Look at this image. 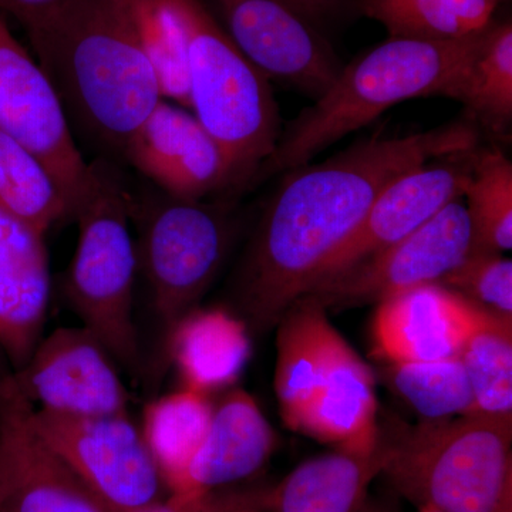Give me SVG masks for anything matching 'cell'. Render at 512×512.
<instances>
[{"label":"cell","instance_id":"6da1fadb","mask_svg":"<svg viewBox=\"0 0 512 512\" xmlns=\"http://www.w3.org/2000/svg\"><path fill=\"white\" fill-rule=\"evenodd\" d=\"M478 143L477 124L457 120L410 136L365 138L329 160L286 173L238 272L235 299L245 323L259 333L275 328L394 178Z\"/></svg>","mask_w":512,"mask_h":512},{"label":"cell","instance_id":"7a4b0ae2","mask_svg":"<svg viewBox=\"0 0 512 512\" xmlns=\"http://www.w3.org/2000/svg\"><path fill=\"white\" fill-rule=\"evenodd\" d=\"M137 0H63L26 28L66 110L123 156L163 96L137 25Z\"/></svg>","mask_w":512,"mask_h":512},{"label":"cell","instance_id":"3957f363","mask_svg":"<svg viewBox=\"0 0 512 512\" xmlns=\"http://www.w3.org/2000/svg\"><path fill=\"white\" fill-rule=\"evenodd\" d=\"M485 30L456 40L389 37L343 66L332 86L282 128L274 153L254 181L311 163L326 148L366 127L396 104L421 97L451 99L461 74L483 42Z\"/></svg>","mask_w":512,"mask_h":512},{"label":"cell","instance_id":"277c9868","mask_svg":"<svg viewBox=\"0 0 512 512\" xmlns=\"http://www.w3.org/2000/svg\"><path fill=\"white\" fill-rule=\"evenodd\" d=\"M380 450V474L417 508L512 512V420H424L380 433Z\"/></svg>","mask_w":512,"mask_h":512},{"label":"cell","instance_id":"5b68a950","mask_svg":"<svg viewBox=\"0 0 512 512\" xmlns=\"http://www.w3.org/2000/svg\"><path fill=\"white\" fill-rule=\"evenodd\" d=\"M183 30L191 111L218 141L232 181H254L282 133L272 84L242 55L205 0H163Z\"/></svg>","mask_w":512,"mask_h":512},{"label":"cell","instance_id":"8992f818","mask_svg":"<svg viewBox=\"0 0 512 512\" xmlns=\"http://www.w3.org/2000/svg\"><path fill=\"white\" fill-rule=\"evenodd\" d=\"M130 200L126 183L109 163L90 164L89 187L72 215L79 238L64 295L83 328L103 343L117 365L131 370L140 362V343L134 322L138 258Z\"/></svg>","mask_w":512,"mask_h":512},{"label":"cell","instance_id":"52a82bcc","mask_svg":"<svg viewBox=\"0 0 512 512\" xmlns=\"http://www.w3.org/2000/svg\"><path fill=\"white\" fill-rule=\"evenodd\" d=\"M138 228V268L167 329L192 311L217 278L232 241L231 217L221 205L180 200L163 191L131 195Z\"/></svg>","mask_w":512,"mask_h":512},{"label":"cell","instance_id":"ba28073f","mask_svg":"<svg viewBox=\"0 0 512 512\" xmlns=\"http://www.w3.org/2000/svg\"><path fill=\"white\" fill-rule=\"evenodd\" d=\"M32 423L109 512H134L167 497L141 429L126 414L66 416L33 409Z\"/></svg>","mask_w":512,"mask_h":512},{"label":"cell","instance_id":"9c48e42d","mask_svg":"<svg viewBox=\"0 0 512 512\" xmlns=\"http://www.w3.org/2000/svg\"><path fill=\"white\" fill-rule=\"evenodd\" d=\"M0 131L35 154L69 205L70 217L90 183L55 84L0 18Z\"/></svg>","mask_w":512,"mask_h":512},{"label":"cell","instance_id":"30bf717a","mask_svg":"<svg viewBox=\"0 0 512 512\" xmlns=\"http://www.w3.org/2000/svg\"><path fill=\"white\" fill-rule=\"evenodd\" d=\"M474 249L464 200L453 201L402 241L313 286L328 312L379 303L414 286L439 284Z\"/></svg>","mask_w":512,"mask_h":512},{"label":"cell","instance_id":"8fae6325","mask_svg":"<svg viewBox=\"0 0 512 512\" xmlns=\"http://www.w3.org/2000/svg\"><path fill=\"white\" fill-rule=\"evenodd\" d=\"M205 3L242 55L269 82L315 101L342 72V60L322 30L281 0Z\"/></svg>","mask_w":512,"mask_h":512},{"label":"cell","instance_id":"7c38bea8","mask_svg":"<svg viewBox=\"0 0 512 512\" xmlns=\"http://www.w3.org/2000/svg\"><path fill=\"white\" fill-rule=\"evenodd\" d=\"M116 360L90 330L59 328L13 373L37 410L66 416L126 414L130 396Z\"/></svg>","mask_w":512,"mask_h":512},{"label":"cell","instance_id":"4fadbf2b","mask_svg":"<svg viewBox=\"0 0 512 512\" xmlns=\"http://www.w3.org/2000/svg\"><path fill=\"white\" fill-rule=\"evenodd\" d=\"M35 407L0 376V512H109L32 423Z\"/></svg>","mask_w":512,"mask_h":512},{"label":"cell","instance_id":"5bb4252c","mask_svg":"<svg viewBox=\"0 0 512 512\" xmlns=\"http://www.w3.org/2000/svg\"><path fill=\"white\" fill-rule=\"evenodd\" d=\"M477 148L433 158L394 178L377 195L352 237L329 259L315 286L402 241L451 202L461 200L470 183Z\"/></svg>","mask_w":512,"mask_h":512},{"label":"cell","instance_id":"9a60e30c","mask_svg":"<svg viewBox=\"0 0 512 512\" xmlns=\"http://www.w3.org/2000/svg\"><path fill=\"white\" fill-rule=\"evenodd\" d=\"M123 157L158 190L180 200H205L234 187L218 141L192 111L164 99L130 138Z\"/></svg>","mask_w":512,"mask_h":512},{"label":"cell","instance_id":"2e32d148","mask_svg":"<svg viewBox=\"0 0 512 512\" xmlns=\"http://www.w3.org/2000/svg\"><path fill=\"white\" fill-rule=\"evenodd\" d=\"M477 305L440 284L414 286L377 303L373 352L387 363L430 362L460 355Z\"/></svg>","mask_w":512,"mask_h":512},{"label":"cell","instance_id":"e0dca14e","mask_svg":"<svg viewBox=\"0 0 512 512\" xmlns=\"http://www.w3.org/2000/svg\"><path fill=\"white\" fill-rule=\"evenodd\" d=\"M45 235L0 205V346L15 370L45 328L52 288Z\"/></svg>","mask_w":512,"mask_h":512},{"label":"cell","instance_id":"ac0fdd59","mask_svg":"<svg viewBox=\"0 0 512 512\" xmlns=\"http://www.w3.org/2000/svg\"><path fill=\"white\" fill-rule=\"evenodd\" d=\"M293 430L353 453L369 454L379 447L375 379L343 336L322 386Z\"/></svg>","mask_w":512,"mask_h":512},{"label":"cell","instance_id":"d6986e66","mask_svg":"<svg viewBox=\"0 0 512 512\" xmlns=\"http://www.w3.org/2000/svg\"><path fill=\"white\" fill-rule=\"evenodd\" d=\"M275 431L251 394L235 389L212 410L184 491L218 490L254 477L275 448Z\"/></svg>","mask_w":512,"mask_h":512},{"label":"cell","instance_id":"ffe728a7","mask_svg":"<svg viewBox=\"0 0 512 512\" xmlns=\"http://www.w3.org/2000/svg\"><path fill=\"white\" fill-rule=\"evenodd\" d=\"M276 326L275 393L282 419L293 429L322 386L342 335L311 295L293 302Z\"/></svg>","mask_w":512,"mask_h":512},{"label":"cell","instance_id":"44dd1931","mask_svg":"<svg viewBox=\"0 0 512 512\" xmlns=\"http://www.w3.org/2000/svg\"><path fill=\"white\" fill-rule=\"evenodd\" d=\"M251 352L247 323L225 309H192L168 329V353L185 389L207 396L234 386Z\"/></svg>","mask_w":512,"mask_h":512},{"label":"cell","instance_id":"7402d4cb","mask_svg":"<svg viewBox=\"0 0 512 512\" xmlns=\"http://www.w3.org/2000/svg\"><path fill=\"white\" fill-rule=\"evenodd\" d=\"M382 450H339L296 467L266 495L268 512H353L382 473Z\"/></svg>","mask_w":512,"mask_h":512},{"label":"cell","instance_id":"603a6c76","mask_svg":"<svg viewBox=\"0 0 512 512\" xmlns=\"http://www.w3.org/2000/svg\"><path fill=\"white\" fill-rule=\"evenodd\" d=\"M212 406L207 394L177 390L158 397L144 409L143 433L168 493H181L192 460L210 427Z\"/></svg>","mask_w":512,"mask_h":512},{"label":"cell","instance_id":"cb8c5ba5","mask_svg":"<svg viewBox=\"0 0 512 512\" xmlns=\"http://www.w3.org/2000/svg\"><path fill=\"white\" fill-rule=\"evenodd\" d=\"M503 0H355V12L380 23L389 37L456 40L494 22Z\"/></svg>","mask_w":512,"mask_h":512},{"label":"cell","instance_id":"d4e9b609","mask_svg":"<svg viewBox=\"0 0 512 512\" xmlns=\"http://www.w3.org/2000/svg\"><path fill=\"white\" fill-rule=\"evenodd\" d=\"M451 100L464 104L471 120L497 134L512 123V23L494 22L485 30L476 55L461 74Z\"/></svg>","mask_w":512,"mask_h":512},{"label":"cell","instance_id":"484cf974","mask_svg":"<svg viewBox=\"0 0 512 512\" xmlns=\"http://www.w3.org/2000/svg\"><path fill=\"white\" fill-rule=\"evenodd\" d=\"M478 414L512 420V318L477 306L460 350Z\"/></svg>","mask_w":512,"mask_h":512},{"label":"cell","instance_id":"4316f807","mask_svg":"<svg viewBox=\"0 0 512 512\" xmlns=\"http://www.w3.org/2000/svg\"><path fill=\"white\" fill-rule=\"evenodd\" d=\"M0 205L10 214L46 234L70 217L55 178L42 161L0 131Z\"/></svg>","mask_w":512,"mask_h":512},{"label":"cell","instance_id":"83f0119b","mask_svg":"<svg viewBox=\"0 0 512 512\" xmlns=\"http://www.w3.org/2000/svg\"><path fill=\"white\" fill-rule=\"evenodd\" d=\"M474 248L503 254L512 248V163L498 148H477L464 192Z\"/></svg>","mask_w":512,"mask_h":512},{"label":"cell","instance_id":"f1b7e54d","mask_svg":"<svg viewBox=\"0 0 512 512\" xmlns=\"http://www.w3.org/2000/svg\"><path fill=\"white\" fill-rule=\"evenodd\" d=\"M387 377L394 390L424 420L478 414L476 397L458 356L430 362L389 363Z\"/></svg>","mask_w":512,"mask_h":512},{"label":"cell","instance_id":"f546056e","mask_svg":"<svg viewBox=\"0 0 512 512\" xmlns=\"http://www.w3.org/2000/svg\"><path fill=\"white\" fill-rule=\"evenodd\" d=\"M136 9L138 32L161 96L190 110L187 49L180 23L163 0H137Z\"/></svg>","mask_w":512,"mask_h":512},{"label":"cell","instance_id":"4dcf8cb0","mask_svg":"<svg viewBox=\"0 0 512 512\" xmlns=\"http://www.w3.org/2000/svg\"><path fill=\"white\" fill-rule=\"evenodd\" d=\"M439 284L480 308L512 318V261L503 254L474 248Z\"/></svg>","mask_w":512,"mask_h":512},{"label":"cell","instance_id":"1f68e13d","mask_svg":"<svg viewBox=\"0 0 512 512\" xmlns=\"http://www.w3.org/2000/svg\"><path fill=\"white\" fill-rule=\"evenodd\" d=\"M269 487H232L171 493L134 512H268Z\"/></svg>","mask_w":512,"mask_h":512},{"label":"cell","instance_id":"d6a6232c","mask_svg":"<svg viewBox=\"0 0 512 512\" xmlns=\"http://www.w3.org/2000/svg\"><path fill=\"white\" fill-rule=\"evenodd\" d=\"M319 30L355 10V0H281Z\"/></svg>","mask_w":512,"mask_h":512},{"label":"cell","instance_id":"836d02e7","mask_svg":"<svg viewBox=\"0 0 512 512\" xmlns=\"http://www.w3.org/2000/svg\"><path fill=\"white\" fill-rule=\"evenodd\" d=\"M62 2L63 0H0V18L10 16L26 29Z\"/></svg>","mask_w":512,"mask_h":512},{"label":"cell","instance_id":"e575fe53","mask_svg":"<svg viewBox=\"0 0 512 512\" xmlns=\"http://www.w3.org/2000/svg\"><path fill=\"white\" fill-rule=\"evenodd\" d=\"M419 512H441V511L436 510V508H433V507H420Z\"/></svg>","mask_w":512,"mask_h":512},{"label":"cell","instance_id":"d590c367","mask_svg":"<svg viewBox=\"0 0 512 512\" xmlns=\"http://www.w3.org/2000/svg\"><path fill=\"white\" fill-rule=\"evenodd\" d=\"M503 2H507V0H503Z\"/></svg>","mask_w":512,"mask_h":512}]
</instances>
